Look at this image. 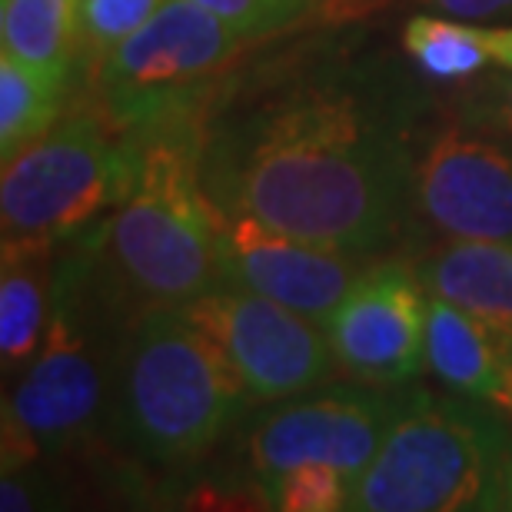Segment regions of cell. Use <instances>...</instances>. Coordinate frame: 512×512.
I'll use <instances>...</instances> for the list:
<instances>
[{
  "label": "cell",
  "instance_id": "cell-1",
  "mask_svg": "<svg viewBox=\"0 0 512 512\" xmlns=\"http://www.w3.org/2000/svg\"><path fill=\"white\" fill-rule=\"evenodd\" d=\"M413 90L376 74H320L260 100L203 143L223 213L373 260L413 217Z\"/></svg>",
  "mask_w": 512,
  "mask_h": 512
},
{
  "label": "cell",
  "instance_id": "cell-2",
  "mask_svg": "<svg viewBox=\"0 0 512 512\" xmlns=\"http://www.w3.org/2000/svg\"><path fill=\"white\" fill-rule=\"evenodd\" d=\"M120 200L80 233L87 276L110 316L183 306L220 286V207L203 183V143L187 120L130 130Z\"/></svg>",
  "mask_w": 512,
  "mask_h": 512
},
{
  "label": "cell",
  "instance_id": "cell-3",
  "mask_svg": "<svg viewBox=\"0 0 512 512\" xmlns=\"http://www.w3.org/2000/svg\"><path fill=\"white\" fill-rule=\"evenodd\" d=\"M247 406L237 366L177 306L140 313L117 340L107 413L143 463H197Z\"/></svg>",
  "mask_w": 512,
  "mask_h": 512
},
{
  "label": "cell",
  "instance_id": "cell-4",
  "mask_svg": "<svg viewBox=\"0 0 512 512\" xmlns=\"http://www.w3.org/2000/svg\"><path fill=\"white\" fill-rule=\"evenodd\" d=\"M509 443V423L479 399L413 389L380 453L356 479L350 509L489 512Z\"/></svg>",
  "mask_w": 512,
  "mask_h": 512
},
{
  "label": "cell",
  "instance_id": "cell-5",
  "mask_svg": "<svg viewBox=\"0 0 512 512\" xmlns=\"http://www.w3.org/2000/svg\"><path fill=\"white\" fill-rule=\"evenodd\" d=\"M107 316L74 240L70 253L57 260L44 346L4 399V469L34 466L40 456H67L94 439L114 383L117 343L100 333Z\"/></svg>",
  "mask_w": 512,
  "mask_h": 512
},
{
  "label": "cell",
  "instance_id": "cell-6",
  "mask_svg": "<svg viewBox=\"0 0 512 512\" xmlns=\"http://www.w3.org/2000/svg\"><path fill=\"white\" fill-rule=\"evenodd\" d=\"M100 110L60 117L4 160V240H77L120 200L130 173V140H117Z\"/></svg>",
  "mask_w": 512,
  "mask_h": 512
},
{
  "label": "cell",
  "instance_id": "cell-7",
  "mask_svg": "<svg viewBox=\"0 0 512 512\" xmlns=\"http://www.w3.org/2000/svg\"><path fill=\"white\" fill-rule=\"evenodd\" d=\"M243 40L193 0H167L90 70L97 110L117 133L187 120V107L197 104Z\"/></svg>",
  "mask_w": 512,
  "mask_h": 512
},
{
  "label": "cell",
  "instance_id": "cell-8",
  "mask_svg": "<svg viewBox=\"0 0 512 512\" xmlns=\"http://www.w3.org/2000/svg\"><path fill=\"white\" fill-rule=\"evenodd\" d=\"M403 396L406 389L356 383L280 399L243 439L250 476L260 486L293 466H333L356 486L380 453Z\"/></svg>",
  "mask_w": 512,
  "mask_h": 512
},
{
  "label": "cell",
  "instance_id": "cell-9",
  "mask_svg": "<svg viewBox=\"0 0 512 512\" xmlns=\"http://www.w3.org/2000/svg\"><path fill=\"white\" fill-rule=\"evenodd\" d=\"M177 310L223 346L247 386L250 403L300 396L326 383L336 366L323 323L270 296L220 283Z\"/></svg>",
  "mask_w": 512,
  "mask_h": 512
},
{
  "label": "cell",
  "instance_id": "cell-10",
  "mask_svg": "<svg viewBox=\"0 0 512 512\" xmlns=\"http://www.w3.org/2000/svg\"><path fill=\"white\" fill-rule=\"evenodd\" d=\"M426 310L419 270L396 260L366 263L323 323L336 370L363 386L403 389L426 366Z\"/></svg>",
  "mask_w": 512,
  "mask_h": 512
},
{
  "label": "cell",
  "instance_id": "cell-11",
  "mask_svg": "<svg viewBox=\"0 0 512 512\" xmlns=\"http://www.w3.org/2000/svg\"><path fill=\"white\" fill-rule=\"evenodd\" d=\"M413 213L449 240L512 243V147L453 124L416 150Z\"/></svg>",
  "mask_w": 512,
  "mask_h": 512
},
{
  "label": "cell",
  "instance_id": "cell-12",
  "mask_svg": "<svg viewBox=\"0 0 512 512\" xmlns=\"http://www.w3.org/2000/svg\"><path fill=\"white\" fill-rule=\"evenodd\" d=\"M220 283L270 296L290 310L326 323L356 276L366 270V256L326 250L283 230L266 227L247 213L220 210L217 237Z\"/></svg>",
  "mask_w": 512,
  "mask_h": 512
},
{
  "label": "cell",
  "instance_id": "cell-13",
  "mask_svg": "<svg viewBox=\"0 0 512 512\" xmlns=\"http://www.w3.org/2000/svg\"><path fill=\"white\" fill-rule=\"evenodd\" d=\"M426 366L446 389L479 399L512 426V350L439 296L426 310Z\"/></svg>",
  "mask_w": 512,
  "mask_h": 512
},
{
  "label": "cell",
  "instance_id": "cell-14",
  "mask_svg": "<svg viewBox=\"0 0 512 512\" xmlns=\"http://www.w3.org/2000/svg\"><path fill=\"white\" fill-rule=\"evenodd\" d=\"M419 280L512 350V243L449 240L419 263Z\"/></svg>",
  "mask_w": 512,
  "mask_h": 512
},
{
  "label": "cell",
  "instance_id": "cell-15",
  "mask_svg": "<svg viewBox=\"0 0 512 512\" xmlns=\"http://www.w3.org/2000/svg\"><path fill=\"white\" fill-rule=\"evenodd\" d=\"M57 243L4 240L0 263V360L4 373H24L44 346L54 310Z\"/></svg>",
  "mask_w": 512,
  "mask_h": 512
},
{
  "label": "cell",
  "instance_id": "cell-16",
  "mask_svg": "<svg viewBox=\"0 0 512 512\" xmlns=\"http://www.w3.org/2000/svg\"><path fill=\"white\" fill-rule=\"evenodd\" d=\"M80 0H0V40L4 54L20 64L70 80V64L80 50Z\"/></svg>",
  "mask_w": 512,
  "mask_h": 512
},
{
  "label": "cell",
  "instance_id": "cell-17",
  "mask_svg": "<svg viewBox=\"0 0 512 512\" xmlns=\"http://www.w3.org/2000/svg\"><path fill=\"white\" fill-rule=\"evenodd\" d=\"M67 80L0 57V157L10 160L64 117Z\"/></svg>",
  "mask_w": 512,
  "mask_h": 512
},
{
  "label": "cell",
  "instance_id": "cell-18",
  "mask_svg": "<svg viewBox=\"0 0 512 512\" xmlns=\"http://www.w3.org/2000/svg\"><path fill=\"white\" fill-rule=\"evenodd\" d=\"M403 50L413 64L429 77L439 80H469L489 67V50L483 27L469 24L463 17H429L419 14L406 20Z\"/></svg>",
  "mask_w": 512,
  "mask_h": 512
},
{
  "label": "cell",
  "instance_id": "cell-19",
  "mask_svg": "<svg viewBox=\"0 0 512 512\" xmlns=\"http://www.w3.org/2000/svg\"><path fill=\"white\" fill-rule=\"evenodd\" d=\"M270 509L283 512H340L350 509L353 483L333 466H293L260 483Z\"/></svg>",
  "mask_w": 512,
  "mask_h": 512
},
{
  "label": "cell",
  "instance_id": "cell-20",
  "mask_svg": "<svg viewBox=\"0 0 512 512\" xmlns=\"http://www.w3.org/2000/svg\"><path fill=\"white\" fill-rule=\"evenodd\" d=\"M167 0H80V54L90 70L147 24Z\"/></svg>",
  "mask_w": 512,
  "mask_h": 512
},
{
  "label": "cell",
  "instance_id": "cell-21",
  "mask_svg": "<svg viewBox=\"0 0 512 512\" xmlns=\"http://www.w3.org/2000/svg\"><path fill=\"white\" fill-rule=\"evenodd\" d=\"M193 4L230 24L240 37L256 40L306 17L313 0H193Z\"/></svg>",
  "mask_w": 512,
  "mask_h": 512
},
{
  "label": "cell",
  "instance_id": "cell-22",
  "mask_svg": "<svg viewBox=\"0 0 512 512\" xmlns=\"http://www.w3.org/2000/svg\"><path fill=\"white\" fill-rule=\"evenodd\" d=\"M469 124L486 127V130H499L512 137V74L506 70V77H496L483 84L479 94L469 97Z\"/></svg>",
  "mask_w": 512,
  "mask_h": 512
},
{
  "label": "cell",
  "instance_id": "cell-23",
  "mask_svg": "<svg viewBox=\"0 0 512 512\" xmlns=\"http://www.w3.org/2000/svg\"><path fill=\"white\" fill-rule=\"evenodd\" d=\"M40 506H47L40 476L30 473V466L4 469V479H0V509L4 512H30V509H40Z\"/></svg>",
  "mask_w": 512,
  "mask_h": 512
},
{
  "label": "cell",
  "instance_id": "cell-24",
  "mask_svg": "<svg viewBox=\"0 0 512 512\" xmlns=\"http://www.w3.org/2000/svg\"><path fill=\"white\" fill-rule=\"evenodd\" d=\"M439 14L463 20H503L512 17V0H429Z\"/></svg>",
  "mask_w": 512,
  "mask_h": 512
},
{
  "label": "cell",
  "instance_id": "cell-25",
  "mask_svg": "<svg viewBox=\"0 0 512 512\" xmlns=\"http://www.w3.org/2000/svg\"><path fill=\"white\" fill-rule=\"evenodd\" d=\"M483 37H486L489 60L499 70H509L512 74V27H483Z\"/></svg>",
  "mask_w": 512,
  "mask_h": 512
},
{
  "label": "cell",
  "instance_id": "cell-26",
  "mask_svg": "<svg viewBox=\"0 0 512 512\" xmlns=\"http://www.w3.org/2000/svg\"><path fill=\"white\" fill-rule=\"evenodd\" d=\"M493 512H512V443L503 456V466H499V483H496V496H493Z\"/></svg>",
  "mask_w": 512,
  "mask_h": 512
}]
</instances>
